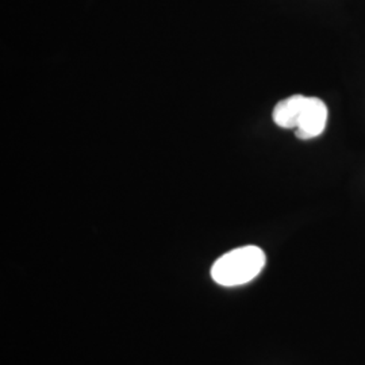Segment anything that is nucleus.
Listing matches in <instances>:
<instances>
[{"mask_svg":"<svg viewBox=\"0 0 365 365\" xmlns=\"http://www.w3.org/2000/svg\"><path fill=\"white\" fill-rule=\"evenodd\" d=\"M265 261V253L259 247H241L225 253L214 262L211 277L225 287L242 286L260 274Z\"/></svg>","mask_w":365,"mask_h":365,"instance_id":"obj_1","label":"nucleus"},{"mask_svg":"<svg viewBox=\"0 0 365 365\" xmlns=\"http://www.w3.org/2000/svg\"><path fill=\"white\" fill-rule=\"evenodd\" d=\"M327 105L318 98L306 96L298 120V126L295 129V135L299 140L315 138L324 133L327 128Z\"/></svg>","mask_w":365,"mask_h":365,"instance_id":"obj_2","label":"nucleus"},{"mask_svg":"<svg viewBox=\"0 0 365 365\" xmlns=\"http://www.w3.org/2000/svg\"><path fill=\"white\" fill-rule=\"evenodd\" d=\"M306 96L303 95H292L287 99L280 101L274 106L272 118L274 122L282 129H297L300 113L304 105Z\"/></svg>","mask_w":365,"mask_h":365,"instance_id":"obj_3","label":"nucleus"}]
</instances>
